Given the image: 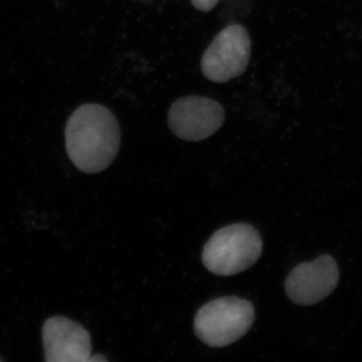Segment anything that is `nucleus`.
I'll return each instance as SVG.
<instances>
[{
    "mask_svg": "<svg viewBox=\"0 0 362 362\" xmlns=\"http://www.w3.org/2000/svg\"><path fill=\"white\" fill-rule=\"evenodd\" d=\"M66 149L74 165L85 173L105 170L120 149V126L106 107L85 104L69 118Z\"/></svg>",
    "mask_w": 362,
    "mask_h": 362,
    "instance_id": "nucleus-1",
    "label": "nucleus"
},
{
    "mask_svg": "<svg viewBox=\"0 0 362 362\" xmlns=\"http://www.w3.org/2000/svg\"><path fill=\"white\" fill-rule=\"evenodd\" d=\"M263 251V240L256 228L235 223L211 235L202 252V263L216 276L237 275L251 268Z\"/></svg>",
    "mask_w": 362,
    "mask_h": 362,
    "instance_id": "nucleus-2",
    "label": "nucleus"
},
{
    "mask_svg": "<svg viewBox=\"0 0 362 362\" xmlns=\"http://www.w3.org/2000/svg\"><path fill=\"white\" fill-rule=\"evenodd\" d=\"M255 309L239 297H223L202 307L194 317L195 335L211 347H225L238 341L252 327Z\"/></svg>",
    "mask_w": 362,
    "mask_h": 362,
    "instance_id": "nucleus-3",
    "label": "nucleus"
},
{
    "mask_svg": "<svg viewBox=\"0 0 362 362\" xmlns=\"http://www.w3.org/2000/svg\"><path fill=\"white\" fill-rule=\"evenodd\" d=\"M250 57L251 39L246 28L240 25H228L204 52L202 71L211 82L226 83L245 73Z\"/></svg>",
    "mask_w": 362,
    "mask_h": 362,
    "instance_id": "nucleus-4",
    "label": "nucleus"
},
{
    "mask_svg": "<svg viewBox=\"0 0 362 362\" xmlns=\"http://www.w3.org/2000/svg\"><path fill=\"white\" fill-rule=\"evenodd\" d=\"M223 107L206 97L180 98L168 112L171 132L185 141L197 142L214 135L225 122Z\"/></svg>",
    "mask_w": 362,
    "mask_h": 362,
    "instance_id": "nucleus-5",
    "label": "nucleus"
},
{
    "mask_svg": "<svg viewBox=\"0 0 362 362\" xmlns=\"http://www.w3.org/2000/svg\"><path fill=\"white\" fill-rule=\"evenodd\" d=\"M339 281L335 259L322 255L316 259L295 267L285 281V290L293 303L314 305L329 296Z\"/></svg>",
    "mask_w": 362,
    "mask_h": 362,
    "instance_id": "nucleus-6",
    "label": "nucleus"
},
{
    "mask_svg": "<svg viewBox=\"0 0 362 362\" xmlns=\"http://www.w3.org/2000/svg\"><path fill=\"white\" fill-rule=\"evenodd\" d=\"M45 361L88 362L92 352L89 332L81 324L63 316L47 319L42 326Z\"/></svg>",
    "mask_w": 362,
    "mask_h": 362,
    "instance_id": "nucleus-7",
    "label": "nucleus"
},
{
    "mask_svg": "<svg viewBox=\"0 0 362 362\" xmlns=\"http://www.w3.org/2000/svg\"><path fill=\"white\" fill-rule=\"evenodd\" d=\"M190 1H192V6L195 8L207 13V11H211V9L214 8V6L218 4L220 0H190Z\"/></svg>",
    "mask_w": 362,
    "mask_h": 362,
    "instance_id": "nucleus-8",
    "label": "nucleus"
},
{
    "mask_svg": "<svg viewBox=\"0 0 362 362\" xmlns=\"http://www.w3.org/2000/svg\"><path fill=\"white\" fill-rule=\"evenodd\" d=\"M92 361H107V359L105 358V357L102 356L101 354H99L98 356L90 357L89 358V361L88 362H92Z\"/></svg>",
    "mask_w": 362,
    "mask_h": 362,
    "instance_id": "nucleus-9",
    "label": "nucleus"
}]
</instances>
